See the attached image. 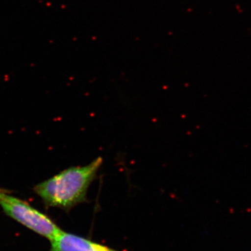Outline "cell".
<instances>
[{
    "label": "cell",
    "mask_w": 251,
    "mask_h": 251,
    "mask_svg": "<svg viewBox=\"0 0 251 251\" xmlns=\"http://www.w3.org/2000/svg\"><path fill=\"white\" fill-rule=\"evenodd\" d=\"M103 163V158L99 156L86 166L70 167L36 184L33 191L46 209L58 208L69 213L78 204L88 202L89 188Z\"/></svg>",
    "instance_id": "cell-1"
},
{
    "label": "cell",
    "mask_w": 251,
    "mask_h": 251,
    "mask_svg": "<svg viewBox=\"0 0 251 251\" xmlns=\"http://www.w3.org/2000/svg\"><path fill=\"white\" fill-rule=\"evenodd\" d=\"M0 206L11 219L50 242L62 232L55 221L36 209L27 201L14 196L11 191L0 187Z\"/></svg>",
    "instance_id": "cell-2"
},
{
    "label": "cell",
    "mask_w": 251,
    "mask_h": 251,
    "mask_svg": "<svg viewBox=\"0 0 251 251\" xmlns=\"http://www.w3.org/2000/svg\"><path fill=\"white\" fill-rule=\"evenodd\" d=\"M49 251H120L94 242L88 238L62 232L50 241Z\"/></svg>",
    "instance_id": "cell-3"
}]
</instances>
